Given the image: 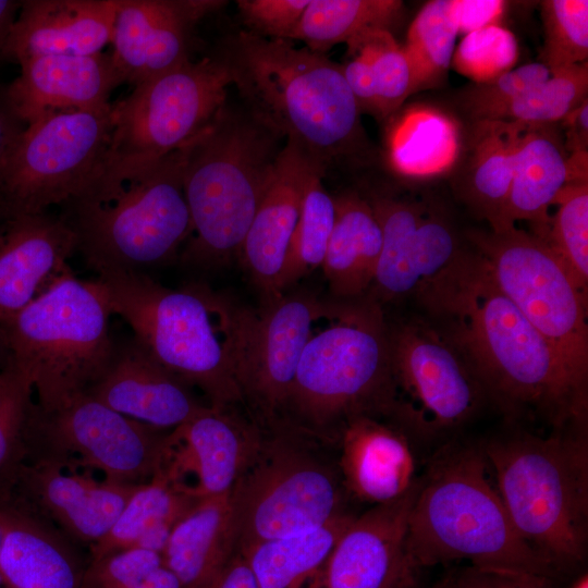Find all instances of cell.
I'll return each instance as SVG.
<instances>
[{
	"label": "cell",
	"mask_w": 588,
	"mask_h": 588,
	"mask_svg": "<svg viewBox=\"0 0 588 588\" xmlns=\"http://www.w3.org/2000/svg\"><path fill=\"white\" fill-rule=\"evenodd\" d=\"M416 297L510 422L540 420L552 432L586 429L588 391L501 292L475 249H463Z\"/></svg>",
	"instance_id": "1"
},
{
	"label": "cell",
	"mask_w": 588,
	"mask_h": 588,
	"mask_svg": "<svg viewBox=\"0 0 588 588\" xmlns=\"http://www.w3.org/2000/svg\"><path fill=\"white\" fill-rule=\"evenodd\" d=\"M188 145L154 161L106 159L61 205L77 250L98 275L143 272L185 245L192 232L183 186Z\"/></svg>",
	"instance_id": "2"
},
{
	"label": "cell",
	"mask_w": 588,
	"mask_h": 588,
	"mask_svg": "<svg viewBox=\"0 0 588 588\" xmlns=\"http://www.w3.org/2000/svg\"><path fill=\"white\" fill-rule=\"evenodd\" d=\"M225 59L247 112L323 172L364 152L362 112L340 64L289 39L249 32L238 34Z\"/></svg>",
	"instance_id": "3"
},
{
	"label": "cell",
	"mask_w": 588,
	"mask_h": 588,
	"mask_svg": "<svg viewBox=\"0 0 588 588\" xmlns=\"http://www.w3.org/2000/svg\"><path fill=\"white\" fill-rule=\"evenodd\" d=\"M480 444L448 443L418 478L405 552L413 572L452 561L550 577L554 567L515 529Z\"/></svg>",
	"instance_id": "4"
},
{
	"label": "cell",
	"mask_w": 588,
	"mask_h": 588,
	"mask_svg": "<svg viewBox=\"0 0 588 588\" xmlns=\"http://www.w3.org/2000/svg\"><path fill=\"white\" fill-rule=\"evenodd\" d=\"M112 315L167 370L198 388L209 406L230 411L244 400L231 356L233 305L200 283L170 289L144 272L95 279Z\"/></svg>",
	"instance_id": "5"
},
{
	"label": "cell",
	"mask_w": 588,
	"mask_h": 588,
	"mask_svg": "<svg viewBox=\"0 0 588 588\" xmlns=\"http://www.w3.org/2000/svg\"><path fill=\"white\" fill-rule=\"evenodd\" d=\"M282 138L226 106L188 145L183 174L192 232L180 260L212 269L238 257L272 179Z\"/></svg>",
	"instance_id": "6"
},
{
	"label": "cell",
	"mask_w": 588,
	"mask_h": 588,
	"mask_svg": "<svg viewBox=\"0 0 588 588\" xmlns=\"http://www.w3.org/2000/svg\"><path fill=\"white\" fill-rule=\"evenodd\" d=\"M523 540L553 567L583 560L588 535L586 429L526 430L479 443Z\"/></svg>",
	"instance_id": "7"
},
{
	"label": "cell",
	"mask_w": 588,
	"mask_h": 588,
	"mask_svg": "<svg viewBox=\"0 0 588 588\" xmlns=\"http://www.w3.org/2000/svg\"><path fill=\"white\" fill-rule=\"evenodd\" d=\"M111 315L96 281L68 270L4 326L11 362L29 378L40 409L86 393L105 373L115 348Z\"/></svg>",
	"instance_id": "8"
},
{
	"label": "cell",
	"mask_w": 588,
	"mask_h": 588,
	"mask_svg": "<svg viewBox=\"0 0 588 588\" xmlns=\"http://www.w3.org/2000/svg\"><path fill=\"white\" fill-rule=\"evenodd\" d=\"M330 319L303 350L287 407L316 427L392 415L389 326L380 304H332Z\"/></svg>",
	"instance_id": "9"
},
{
	"label": "cell",
	"mask_w": 588,
	"mask_h": 588,
	"mask_svg": "<svg viewBox=\"0 0 588 588\" xmlns=\"http://www.w3.org/2000/svg\"><path fill=\"white\" fill-rule=\"evenodd\" d=\"M501 292L588 391L587 296L552 249L516 226L469 235Z\"/></svg>",
	"instance_id": "10"
},
{
	"label": "cell",
	"mask_w": 588,
	"mask_h": 588,
	"mask_svg": "<svg viewBox=\"0 0 588 588\" xmlns=\"http://www.w3.org/2000/svg\"><path fill=\"white\" fill-rule=\"evenodd\" d=\"M112 103L27 124L0 162V222L46 212L74 196L107 159Z\"/></svg>",
	"instance_id": "11"
},
{
	"label": "cell",
	"mask_w": 588,
	"mask_h": 588,
	"mask_svg": "<svg viewBox=\"0 0 588 588\" xmlns=\"http://www.w3.org/2000/svg\"><path fill=\"white\" fill-rule=\"evenodd\" d=\"M232 84L225 57H205L134 86L112 103L107 160L154 161L185 147L218 118Z\"/></svg>",
	"instance_id": "12"
},
{
	"label": "cell",
	"mask_w": 588,
	"mask_h": 588,
	"mask_svg": "<svg viewBox=\"0 0 588 588\" xmlns=\"http://www.w3.org/2000/svg\"><path fill=\"white\" fill-rule=\"evenodd\" d=\"M395 415L424 438L445 434L469 420L486 399L467 363L429 320L389 327Z\"/></svg>",
	"instance_id": "13"
},
{
	"label": "cell",
	"mask_w": 588,
	"mask_h": 588,
	"mask_svg": "<svg viewBox=\"0 0 588 588\" xmlns=\"http://www.w3.org/2000/svg\"><path fill=\"white\" fill-rule=\"evenodd\" d=\"M272 450L258 453L232 489L236 551L320 527L342 513L328 467L289 448Z\"/></svg>",
	"instance_id": "14"
},
{
	"label": "cell",
	"mask_w": 588,
	"mask_h": 588,
	"mask_svg": "<svg viewBox=\"0 0 588 588\" xmlns=\"http://www.w3.org/2000/svg\"><path fill=\"white\" fill-rule=\"evenodd\" d=\"M161 431L82 393L49 412L33 403L26 438L27 444L75 455L108 479L138 485L162 465L167 434Z\"/></svg>",
	"instance_id": "15"
},
{
	"label": "cell",
	"mask_w": 588,
	"mask_h": 588,
	"mask_svg": "<svg viewBox=\"0 0 588 588\" xmlns=\"http://www.w3.org/2000/svg\"><path fill=\"white\" fill-rule=\"evenodd\" d=\"M330 309L309 293L267 301L258 310L233 307L231 356L243 397L268 418L287 407L314 323Z\"/></svg>",
	"instance_id": "16"
},
{
	"label": "cell",
	"mask_w": 588,
	"mask_h": 588,
	"mask_svg": "<svg viewBox=\"0 0 588 588\" xmlns=\"http://www.w3.org/2000/svg\"><path fill=\"white\" fill-rule=\"evenodd\" d=\"M382 233L370 291L380 304L417 293L463 250L452 223L425 201L373 197L369 200Z\"/></svg>",
	"instance_id": "17"
},
{
	"label": "cell",
	"mask_w": 588,
	"mask_h": 588,
	"mask_svg": "<svg viewBox=\"0 0 588 588\" xmlns=\"http://www.w3.org/2000/svg\"><path fill=\"white\" fill-rule=\"evenodd\" d=\"M417 481L401 498L353 517L306 588H401L414 574L405 540Z\"/></svg>",
	"instance_id": "18"
},
{
	"label": "cell",
	"mask_w": 588,
	"mask_h": 588,
	"mask_svg": "<svg viewBox=\"0 0 588 588\" xmlns=\"http://www.w3.org/2000/svg\"><path fill=\"white\" fill-rule=\"evenodd\" d=\"M224 2L212 0H117L110 53L122 83L136 86L188 58L196 24Z\"/></svg>",
	"instance_id": "19"
},
{
	"label": "cell",
	"mask_w": 588,
	"mask_h": 588,
	"mask_svg": "<svg viewBox=\"0 0 588 588\" xmlns=\"http://www.w3.org/2000/svg\"><path fill=\"white\" fill-rule=\"evenodd\" d=\"M260 450L257 434L230 411L206 406L167 434L162 469L203 499L231 492ZM187 488V487H186Z\"/></svg>",
	"instance_id": "20"
},
{
	"label": "cell",
	"mask_w": 588,
	"mask_h": 588,
	"mask_svg": "<svg viewBox=\"0 0 588 588\" xmlns=\"http://www.w3.org/2000/svg\"><path fill=\"white\" fill-rule=\"evenodd\" d=\"M76 235L47 211L2 222L0 229V326H4L70 270Z\"/></svg>",
	"instance_id": "21"
},
{
	"label": "cell",
	"mask_w": 588,
	"mask_h": 588,
	"mask_svg": "<svg viewBox=\"0 0 588 588\" xmlns=\"http://www.w3.org/2000/svg\"><path fill=\"white\" fill-rule=\"evenodd\" d=\"M86 393L126 417L162 430L176 428L206 407L134 336L115 344L108 368Z\"/></svg>",
	"instance_id": "22"
},
{
	"label": "cell",
	"mask_w": 588,
	"mask_h": 588,
	"mask_svg": "<svg viewBox=\"0 0 588 588\" xmlns=\"http://www.w3.org/2000/svg\"><path fill=\"white\" fill-rule=\"evenodd\" d=\"M115 10L117 0L21 1L3 61L99 53L111 42Z\"/></svg>",
	"instance_id": "23"
},
{
	"label": "cell",
	"mask_w": 588,
	"mask_h": 588,
	"mask_svg": "<svg viewBox=\"0 0 588 588\" xmlns=\"http://www.w3.org/2000/svg\"><path fill=\"white\" fill-rule=\"evenodd\" d=\"M8 84L11 102L27 125L54 113L101 108L123 84L110 53L46 56L20 64Z\"/></svg>",
	"instance_id": "24"
},
{
	"label": "cell",
	"mask_w": 588,
	"mask_h": 588,
	"mask_svg": "<svg viewBox=\"0 0 588 588\" xmlns=\"http://www.w3.org/2000/svg\"><path fill=\"white\" fill-rule=\"evenodd\" d=\"M316 168L323 171L296 144L286 140L243 241L238 257L267 301L283 295L279 291L280 275L305 183Z\"/></svg>",
	"instance_id": "25"
},
{
	"label": "cell",
	"mask_w": 588,
	"mask_h": 588,
	"mask_svg": "<svg viewBox=\"0 0 588 588\" xmlns=\"http://www.w3.org/2000/svg\"><path fill=\"white\" fill-rule=\"evenodd\" d=\"M15 481L68 532L91 546L108 534L140 485L65 474L60 464L47 458L21 465Z\"/></svg>",
	"instance_id": "26"
},
{
	"label": "cell",
	"mask_w": 588,
	"mask_h": 588,
	"mask_svg": "<svg viewBox=\"0 0 588 588\" xmlns=\"http://www.w3.org/2000/svg\"><path fill=\"white\" fill-rule=\"evenodd\" d=\"M341 470L346 488L373 505L401 498L417 480L406 436L371 416H358L345 424Z\"/></svg>",
	"instance_id": "27"
},
{
	"label": "cell",
	"mask_w": 588,
	"mask_h": 588,
	"mask_svg": "<svg viewBox=\"0 0 588 588\" xmlns=\"http://www.w3.org/2000/svg\"><path fill=\"white\" fill-rule=\"evenodd\" d=\"M553 125L524 123L504 208L503 230L515 226L516 221H527L531 234L543 238L547 233L549 209L571 183L568 155Z\"/></svg>",
	"instance_id": "28"
},
{
	"label": "cell",
	"mask_w": 588,
	"mask_h": 588,
	"mask_svg": "<svg viewBox=\"0 0 588 588\" xmlns=\"http://www.w3.org/2000/svg\"><path fill=\"white\" fill-rule=\"evenodd\" d=\"M0 579L10 588H82L71 549L27 511L0 505Z\"/></svg>",
	"instance_id": "29"
},
{
	"label": "cell",
	"mask_w": 588,
	"mask_h": 588,
	"mask_svg": "<svg viewBox=\"0 0 588 588\" xmlns=\"http://www.w3.org/2000/svg\"><path fill=\"white\" fill-rule=\"evenodd\" d=\"M236 551L232 491L200 499L174 525L161 553L183 588H208Z\"/></svg>",
	"instance_id": "30"
},
{
	"label": "cell",
	"mask_w": 588,
	"mask_h": 588,
	"mask_svg": "<svg viewBox=\"0 0 588 588\" xmlns=\"http://www.w3.org/2000/svg\"><path fill=\"white\" fill-rule=\"evenodd\" d=\"M524 123L501 120L473 122L457 181L462 199L491 231L503 230L504 208L515 152Z\"/></svg>",
	"instance_id": "31"
},
{
	"label": "cell",
	"mask_w": 588,
	"mask_h": 588,
	"mask_svg": "<svg viewBox=\"0 0 588 588\" xmlns=\"http://www.w3.org/2000/svg\"><path fill=\"white\" fill-rule=\"evenodd\" d=\"M333 199L335 219L321 267L332 293L352 299L372 285L382 233L369 200L354 193Z\"/></svg>",
	"instance_id": "32"
},
{
	"label": "cell",
	"mask_w": 588,
	"mask_h": 588,
	"mask_svg": "<svg viewBox=\"0 0 588 588\" xmlns=\"http://www.w3.org/2000/svg\"><path fill=\"white\" fill-rule=\"evenodd\" d=\"M387 150L397 174L414 180L432 179L457 163L463 150L461 127L441 109L414 105L391 123Z\"/></svg>",
	"instance_id": "33"
},
{
	"label": "cell",
	"mask_w": 588,
	"mask_h": 588,
	"mask_svg": "<svg viewBox=\"0 0 588 588\" xmlns=\"http://www.w3.org/2000/svg\"><path fill=\"white\" fill-rule=\"evenodd\" d=\"M354 516L341 513L324 525L236 551L258 588H306Z\"/></svg>",
	"instance_id": "34"
},
{
	"label": "cell",
	"mask_w": 588,
	"mask_h": 588,
	"mask_svg": "<svg viewBox=\"0 0 588 588\" xmlns=\"http://www.w3.org/2000/svg\"><path fill=\"white\" fill-rule=\"evenodd\" d=\"M199 500L158 469L148 482L138 485L108 534L91 546L93 560L133 548L157 525L174 526Z\"/></svg>",
	"instance_id": "35"
},
{
	"label": "cell",
	"mask_w": 588,
	"mask_h": 588,
	"mask_svg": "<svg viewBox=\"0 0 588 588\" xmlns=\"http://www.w3.org/2000/svg\"><path fill=\"white\" fill-rule=\"evenodd\" d=\"M399 0H310L291 39L323 53L357 34L373 28L389 29L400 20Z\"/></svg>",
	"instance_id": "36"
},
{
	"label": "cell",
	"mask_w": 588,
	"mask_h": 588,
	"mask_svg": "<svg viewBox=\"0 0 588 588\" xmlns=\"http://www.w3.org/2000/svg\"><path fill=\"white\" fill-rule=\"evenodd\" d=\"M457 35L453 0L429 1L420 9L402 47L412 73L413 93L444 82Z\"/></svg>",
	"instance_id": "37"
},
{
	"label": "cell",
	"mask_w": 588,
	"mask_h": 588,
	"mask_svg": "<svg viewBox=\"0 0 588 588\" xmlns=\"http://www.w3.org/2000/svg\"><path fill=\"white\" fill-rule=\"evenodd\" d=\"M322 175L323 171L316 168L305 183L298 219L280 275L281 294L322 266L335 219L334 199L324 189Z\"/></svg>",
	"instance_id": "38"
},
{
	"label": "cell",
	"mask_w": 588,
	"mask_h": 588,
	"mask_svg": "<svg viewBox=\"0 0 588 588\" xmlns=\"http://www.w3.org/2000/svg\"><path fill=\"white\" fill-rule=\"evenodd\" d=\"M587 62L553 70L547 81L500 110L492 120L555 124L587 98Z\"/></svg>",
	"instance_id": "39"
},
{
	"label": "cell",
	"mask_w": 588,
	"mask_h": 588,
	"mask_svg": "<svg viewBox=\"0 0 588 588\" xmlns=\"http://www.w3.org/2000/svg\"><path fill=\"white\" fill-rule=\"evenodd\" d=\"M553 205L542 240L562 261L577 285L588 294V183H568Z\"/></svg>",
	"instance_id": "40"
},
{
	"label": "cell",
	"mask_w": 588,
	"mask_h": 588,
	"mask_svg": "<svg viewBox=\"0 0 588 588\" xmlns=\"http://www.w3.org/2000/svg\"><path fill=\"white\" fill-rule=\"evenodd\" d=\"M348 53L363 58L371 72L377 90L378 117L394 113L413 94L412 73L403 48L391 30H364L347 42Z\"/></svg>",
	"instance_id": "41"
},
{
	"label": "cell",
	"mask_w": 588,
	"mask_h": 588,
	"mask_svg": "<svg viewBox=\"0 0 588 588\" xmlns=\"http://www.w3.org/2000/svg\"><path fill=\"white\" fill-rule=\"evenodd\" d=\"M540 7L544 30L540 62L551 71L587 62L588 1L544 0Z\"/></svg>",
	"instance_id": "42"
},
{
	"label": "cell",
	"mask_w": 588,
	"mask_h": 588,
	"mask_svg": "<svg viewBox=\"0 0 588 588\" xmlns=\"http://www.w3.org/2000/svg\"><path fill=\"white\" fill-rule=\"evenodd\" d=\"M33 393L29 378L12 362L0 370V478L12 483L27 448L26 427Z\"/></svg>",
	"instance_id": "43"
},
{
	"label": "cell",
	"mask_w": 588,
	"mask_h": 588,
	"mask_svg": "<svg viewBox=\"0 0 588 588\" xmlns=\"http://www.w3.org/2000/svg\"><path fill=\"white\" fill-rule=\"evenodd\" d=\"M517 54L515 35L502 25H491L464 35L451 65L476 84H485L512 70Z\"/></svg>",
	"instance_id": "44"
},
{
	"label": "cell",
	"mask_w": 588,
	"mask_h": 588,
	"mask_svg": "<svg viewBox=\"0 0 588 588\" xmlns=\"http://www.w3.org/2000/svg\"><path fill=\"white\" fill-rule=\"evenodd\" d=\"M551 70L541 62L513 68L493 81L476 84L461 96L463 110L473 122L492 120L507 105L542 84Z\"/></svg>",
	"instance_id": "45"
},
{
	"label": "cell",
	"mask_w": 588,
	"mask_h": 588,
	"mask_svg": "<svg viewBox=\"0 0 588 588\" xmlns=\"http://www.w3.org/2000/svg\"><path fill=\"white\" fill-rule=\"evenodd\" d=\"M163 564L160 553L130 548L93 560L84 572L82 588H135Z\"/></svg>",
	"instance_id": "46"
},
{
	"label": "cell",
	"mask_w": 588,
	"mask_h": 588,
	"mask_svg": "<svg viewBox=\"0 0 588 588\" xmlns=\"http://www.w3.org/2000/svg\"><path fill=\"white\" fill-rule=\"evenodd\" d=\"M310 0H238L240 14L252 34L289 39Z\"/></svg>",
	"instance_id": "47"
},
{
	"label": "cell",
	"mask_w": 588,
	"mask_h": 588,
	"mask_svg": "<svg viewBox=\"0 0 588 588\" xmlns=\"http://www.w3.org/2000/svg\"><path fill=\"white\" fill-rule=\"evenodd\" d=\"M550 577L469 565L458 571L445 588H550Z\"/></svg>",
	"instance_id": "48"
},
{
	"label": "cell",
	"mask_w": 588,
	"mask_h": 588,
	"mask_svg": "<svg viewBox=\"0 0 588 588\" xmlns=\"http://www.w3.org/2000/svg\"><path fill=\"white\" fill-rule=\"evenodd\" d=\"M507 2L502 0H453V15L458 34L500 25Z\"/></svg>",
	"instance_id": "49"
},
{
	"label": "cell",
	"mask_w": 588,
	"mask_h": 588,
	"mask_svg": "<svg viewBox=\"0 0 588 588\" xmlns=\"http://www.w3.org/2000/svg\"><path fill=\"white\" fill-rule=\"evenodd\" d=\"M565 128L564 147L568 158L588 156V98L561 121Z\"/></svg>",
	"instance_id": "50"
},
{
	"label": "cell",
	"mask_w": 588,
	"mask_h": 588,
	"mask_svg": "<svg viewBox=\"0 0 588 588\" xmlns=\"http://www.w3.org/2000/svg\"><path fill=\"white\" fill-rule=\"evenodd\" d=\"M26 124L15 111L8 93V84L0 81V162L13 147Z\"/></svg>",
	"instance_id": "51"
},
{
	"label": "cell",
	"mask_w": 588,
	"mask_h": 588,
	"mask_svg": "<svg viewBox=\"0 0 588 588\" xmlns=\"http://www.w3.org/2000/svg\"><path fill=\"white\" fill-rule=\"evenodd\" d=\"M208 588H258L244 556L235 552Z\"/></svg>",
	"instance_id": "52"
},
{
	"label": "cell",
	"mask_w": 588,
	"mask_h": 588,
	"mask_svg": "<svg viewBox=\"0 0 588 588\" xmlns=\"http://www.w3.org/2000/svg\"><path fill=\"white\" fill-rule=\"evenodd\" d=\"M21 7V1L0 0V60L3 61L4 47Z\"/></svg>",
	"instance_id": "53"
},
{
	"label": "cell",
	"mask_w": 588,
	"mask_h": 588,
	"mask_svg": "<svg viewBox=\"0 0 588 588\" xmlns=\"http://www.w3.org/2000/svg\"><path fill=\"white\" fill-rule=\"evenodd\" d=\"M11 362V352L7 338V332L0 326V370H2Z\"/></svg>",
	"instance_id": "54"
},
{
	"label": "cell",
	"mask_w": 588,
	"mask_h": 588,
	"mask_svg": "<svg viewBox=\"0 0 588 588\" xmlns=\"http://www.w3.org/2000/svg\"><path fill=\"white\" fill-rule=\"evenodd\" d=\"M574 588H588L587 577L581 578Z\"/></svg>",
	"instance_id": "55"
},
{
	"label": "cell",
	"mask_w": 588,
	"mask_h": 588,
	"mask_svg": "<svg viewBox=\"0 0 588 588\" xmlns=\"http://www.w3.org/2000/svg\"><path fill=\"white\" fill-rule=\"evenodd\" d=\"M0 546H1V530H0Z\"/></svg>",
	"instance_id": "56"
},
{
	"label": "cell",
	"mask_w": 588,
	"mask_h": 588,
	"mask_svg": "<svg viewBox=\"0 0 588 588\" xmlns=\"http://www.w3.org/2000/svg\"><path fill=\"white\" fill-rule=\"evenodd\" d=\"M2 222H0V229H1Z\"/></svg>",
	"instance_id": "57"
}]
</instances>
